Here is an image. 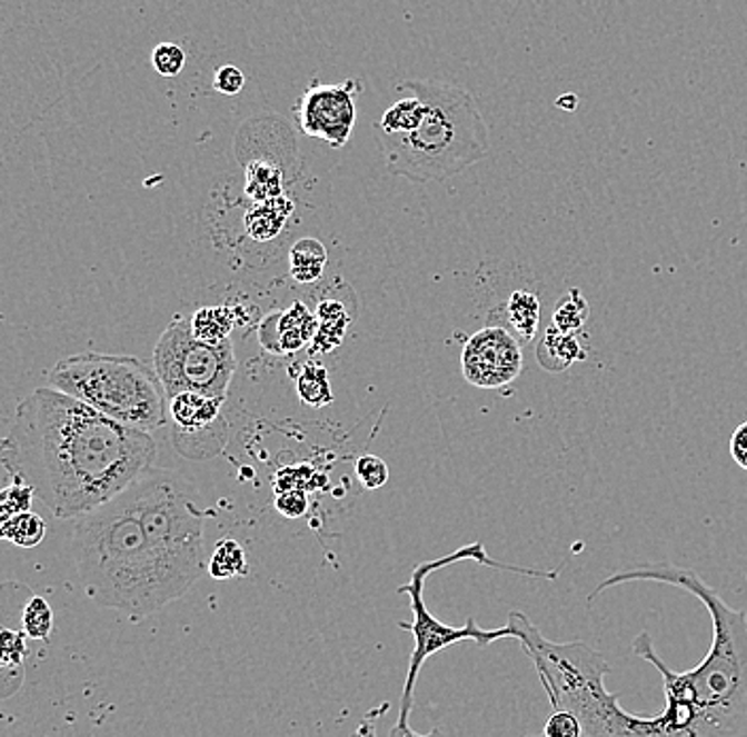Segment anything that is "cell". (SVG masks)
I'll return each instance as SVG.
<instances>
[{
  "instance_id": "obj_13",
  "label": "cell",
  "mask_w": 747,
  "mask_h": 737,
  "mask_svg": "<svg viewBox=\"0 0 747 737\" xmlns=\"http://www.w3.org/2000/svg\"><path fill=\"white\" fill-rule=\"evenodd\" d=\"M293 211L296 202L285 193L263 202H253V207L245 213V230L256 242H270L279 237Z\"/></svg>"
},
{
  "instance_id": "obj_15",
  "label": "cell",
  "mask_w": 747,
  "mask_h": 737,
  "mask_svg": "<svg viewBox=\"0 0 747 737\" xmlns=\"http://www.w3.org/2000/svg\"><path fill=\"white\" fill-rule=\"evenodd\" d=\"M315 317H317V332L312 338V349L317 353H329L345 340V336L349 332L350 323H352L349 310L342 302L326 298L319 302Z\"/></svg>"
},
{
  "instance_id": "obj_5",
  "label": "cell",
  "mask_w": 747,
  "mask_h": 737,
  "mask_svg": "<svg viewBox=\"0 0 747 737\" xmlns=\"http://www.w3.org/2000/svg\"><path fill=\"white\" fill-rule=\"evenodd\" d=\"M508 627L534 661L555 710H569L582 723L586 737L654 736L653 716L620 708V695L609 693L606 657L586 643H552L522 612H510Z\"/></svg>"
},
{
  "instance_id": "obj_33",
  "label": "cell",
  "mask_w": 747,
  "mask_h": 737,
  "mask_svg": "<svg viewBox=\"0 0 747 737\" xmlns=\"http://www.w3.org/2000/svg\"><path fill=\"white\" fill-rule=\"evenodd\" d=\"M730 452H733V459H735L744 470H747V421L735 429V434H733V438H730Z\"/></svg>"
},
{
  "instance_id": "obj_26",
  "label": "cell",
  "mask_w": 747,
  "mask_h": 737,
  "mask_svg": "<svg viewBox=\"0 0 747 737\" xmlns=\"http://www.w3.org/2000/svg\"><path fill=\"white\" fill-rule=\"evenodd\" d=\"M34 491L32 487L23 485V482H11L9 487H4L0 491V524L20 515V512H26L30 510L32 501H34Z\"/></svg>"
},
{
  "instance_id": "obj_30",
  "label": "cell",
  "mask_w": 747,
  "mask_h": 737,
  "mask_svg": "<svg viewBox=\"0 0 747 737\" xmlns=\"http://www.w3.org/2000/svg\"><path fill=\"white\" fill-rule=\"evenodd\" d=\"M212 88L223 96H236L245 88V72L232 64H223L215 71Z\"/></svg>"
},
{
  "instance_id": "obj_25",
  "label": "cell",
  "mask_w": 747,
  "mask_h": 737,
  "mask_svg": "<svg viewBox=\"0 0 747 737\" xmlns=\"http://www.w3.org/2000/svg\"><path fill=\"white\" fill-rule=\"evenodd\" d=\"M22 629L30 640L49 638L53 629V612L43 597H30V601L23 606Z\"/></svg>"
},
{
  "instance_id": "obj_24",
  "label": "cell",
  "mask_w": 747,
  "mask_h": 737,
  "mask_svg": "<svg viewBox=\"0 0 747 737\" xmlns=\"http://www.w3.org/2000/svg\"><path fill=\"white\" fill-rule=\"evenodd\" d=\"M590 317V307L580 289H569L552 312V326L560 332L578 333Z\"/></svg>"
},
{
  "instance_id": "obj_7",
  "label": "cell",
  "mask_w": 747,
  "mask_h": 737,
  "mask_svg": "<svg viewBox=\"0 0 747 737\" xmlns=\"http://www.w3.org/2000/svg\"><path fill=\"white\" fill-rule=\"evenodd\" d=\"M471 559L476 564L489 566L495 570H512L525 576H539V578H557V571H541V570H525V568H516V566H506L499 564L495 559H490L485 547L480 542L476 545H467V547L459 548L450 555H446L442 559H434V561H425L415 566L412 578L408 585L399 587V594L408 595L410 597V610H412V623H399L401 629H408L415 638V648L410 655V666H408V676L404 683V690H401V708H399V720L397 727L391 731V736H415V731L408 727V718L412 713V704H415V689H417V680H419L420 667L425 666V661L429 657H434L436 653H440L444 648L452 646V644L471 643L478 646H489L495 640L501 638H512V629L510 627H499V629H482L474 617L467 619L464 627H452V625H444L442 620L436 619L422 599V591H425V578L431 571H438L446 566L459 564Z\"/></svg>"
},
{
  "instance_id": "obj_34",
  "label": "cell",
  "mask_w": 747,
  "mask_h": 737,
  "mask_svg": "<svg viewBox=\"0 0 747 737\" xmlns=\"http://www.w3.org/2000/svg\"><path fill=\"white\" fill-rule=\"evenodd\" d=\"M557 104H559L560 109H565V111H574L576 104H578V98L574 94L560 96Z\"/></svg>"
},
{
  "instance_id": "obj_4",
  "label": "cell",
  "mask_w": 747,
  "mask_h": 737,
  "mask_svg": "<svg viewBox=\"0 0 747 737\" xmlns=\"http://www.w3.org/2000/svg\"><path fill=\"white\" fill-rule=\"evenodd\" d=\"M399 88L419 94L427 109L412 132L378 135L391 175L415 183L446 181L489 153V126L469 90L440 79H410Z\"/></svg>"
},
{
  "instance_id": "obj_2",
  "label": "cell",
  "mask_w": 747,
  "mask_h": 737,
  "mask_svg": "<svg viewBox=\"0 0 747 737\" xmlns=\"http://www.w3.org/2000/svg\"><path fill=\"white\" fill-rule=\"evenodd\" d=\"M156 457L151 431L123 426L53 387L26 396L0 440L7 475L32 487L64 521L113 500Z\"/></svg>"
},
{
  "instance_id": "obj_14",
  "label": "cell",
  "mask_w": 747,
  "mask_h": 737,
  "mask_svg": "<svg viewBox=\"0 0 747 737\" xmlns=\"http://www.w3.org/2000/svg\"><path fill=\"white\" fill-rule=\"evenodd\" d=\"M536 356L544 370L565 372L574 363L584 361L586 351L578 340V333L560 332L550 323V328L544 332L537 345Z\"/></svg>"
},
{
  "instance_id": "obj_1",
  "label": "cell",
  "mask_w": 747,
  "mask_h": 737,
  "mask_svg": "<svg viewBox=\"0 0 747 737\" xmlns=\"http://www.w3.org/2000/svg\"><path fill=\"white\" fill-rule=\"evenodd\" d=\"M207 517L191 478L147 468L113 500L74 519L72 557L86 594L128 619L160 612L202 570Z\"/></svg>"
},
{
  "instance_id": "obj_28",
  "label": "cell",
  "mask_w": 747,
  "mask_h": 737,
  "mask_svg": "<svg viewBox=\"0 0 747 737\" xmlns=\"http://www.w3.org/2000/svg\"><path fill=\"white\" fill-rule=\"evenodd\" d=\"M355 475L359 478V482L363 485V489L372 491V489H380V487L387 485L389 466L376 455H363L355 464Z\"/></svg>"
},
{
  "instance_id": "obj_6",
  "label": "cell",
  "mask_w": 747,
  "mask_h": 737,
  "mask_svg": "<svg viewBox=\"0 0 747 737\" xmlns=\"http://www.w3.org/2000/svg\"><path fill=\"white\" fill-rule=\"evenodd\" d=\"M47 381L123 426L156 431L168 424L162 381L137 357L79 353L60 359Z\"/></svg>"
},
{
  "instance_id": "obj_12",
  "label": "cell",
  "mask_w": 747,
  "mask_h": 737,
  "mask_svg": "<svg viewBox=\"0 0 747 737\" xmlns=\"http://www.w3.org/2000/svg\"><path fill=\"white\" fill-rule=\"evenodd\" d=\"M315 332H317L315 312H310L302 302H296L291 309L282 310L272 319L263 321L259 336L266 347L282 353H291L312 342Z\"/></svg>"
},
{
  "instance_id": "obj_31",
  "label": "cell",
  "mask_w": 747,
  "mask_h": 737,
  "mask_svg": "<svg viewBox=\"0 0 747 737\" xmlns=\"http://www.w3.org/2000/svg\"><path fill=\"white\" fill-rule=\"evenodd\" d=\"M277 510L289 519H300L308 510V500L303 489H285L277 496Z\"/></svg>"
},
{
  "instance_id": "obj_10",
  "label": "cell",
  "mask_w": 747,
  "mask_h": 737,
  "mask_svg": "<svg viewBox=\"0 0 747 737\" xmlns=\"http://www.w3.org/2000/svg\"><path fill=\"white\" fill-rule=\"evenodd\" d=\"M461 370L469 385L499 389L522 372V347L504 326H487L474 333L461 353Z\"/></svg>"
},
{
  "instance_id": "obj_32",
  "label": "cell",
  "mask_w": 747,
  "mask_h": 737,
  "mask_svg": "<svg viewBox=\"0 0 747 737\" xmlns=\"http://www.w3.org/2000/svg\"><path fill=\"white\" fill-rule=\"evenodd\" d=\"M23 643L13 631L0 634V667L18 666L22 661Z\"/></svg>"
},
{
  "instance_id": "obj_20",
  "label": "cell",
  "mask_w": 747,
  "mask_h": 737,
  "mask_svg": "<svg viewBox=\"0 0 747 737\" xmlns=\"http://www.w3.org/2000/svg\"><path fill=\"white\" fill-rule=\"evenodd\" d=\"M245 193L253 202H263L270 198H277L282 191V172L277 165L266 160H253L247 165V179H245Z\"/></svg>"
},
{
  "instance_id": "obj_21",
  "label": "cell",
  "mask_w": 747,
  "mask_h": 737,
  "mask_svg": "<svg viewBox=\"0 0 747 737\" xmlns=\"http://www.w3.org/2000/svg\"><path fill=\"white\" fill-rule=\"evenodd\" d=\"M46 531V521L34 512L26 510L0 524V540H7L20 548H34L43 542Z\"/></svg>"
},
{
  "instance_id": "obj_17",
  "label": "cell",
  "mask_w": 747,
  "mask_h": 737,
  "mask_svg": "<svg viewBox=\"0 0 747 737\" xmlns=\"http://www.w3.org/2000/svg\"><path fill=\"white\" fill-rule=\"evenodd\" d=\"M327 266L326 245L317 238H300L289 251V275L298 283H317Z\"/></svg>"
},
{
  "instance_id": "obj_8",
  "label": "cell",
  "mask_w": 747,
  "mask_h": 737,
  "mask_svg": "<svg viewBox=\"0 0 747 737\" xmlns=\"http://www.w3.org/2000/svg\"><path fill=\"white\" fill-rule=\"evenodd\" d=\"M153 368L168 398L179 391L228 398L236 370L232 338L219 345L202 342L191 332V321L177 315L153 349Z\"/></svg>"
},
{
  "instance_id": "obj_3",
  "label": "cell",
  "mask_w": 747,
  "mask_h": 737,
  "mask_svg": "<svg viewBox=\"0 0 747 737\" xmlns=\"http://www.w3.org/2000/svg\"><path fill=\"white\" fill-rule=\"evenodd\" d=\"M660 582L695 595L709 610L714 640L707 657L690 671L677 674L656 655L648 631L633 643V653L653 664L665 678L667 706L654 716L656 736H747V615L730 608L699 574L674 564H644L611 574L595 595L625 582Z\"/></svg>"
},
{
  "instance_id": "obj_23",
  "label": "cell",
  "mask_w": 747,
  "mask_h": 737,
  "mask_svg": "<svg viewBox=\"0 0 747 737\" xmlns=\"http://www.w3.org/2000/svg\"><path fill=\"white\" fill-rule=\"evenodd\" d=\"M296 389L298 396L303 405L312 406V408H321L333 400V391L329 385V377L327 370L321 363L308 361L303 363L298 379H296Z\"/></svg>"
},
{
  "instance_id": "obj_9",
  "label": "cell",
  "mask_w": 747,
  "mask_h": 737,
  "mask_svg": "<svg viewBox=\"0 0 747 737\" xmlns=\"http://www.w3.org/2000/svg\"><path fill=\"white\" fill-rule=\"evenodd\" d=\"M357 81L347 79L342 83H317L310 86L296 104V119L306 137L319 139L323 143L342 149L349 143L357 109Z\"/></svg>"
},
{
  "instance_id": "obj_16",
  "label": "cell",
  "mask_w": 747,
  "mask_h": 737,
  "mask_svg": "<svg viewBox=\"0 0 747 737\" xmlns=\"http://www.w3.org/2000/svg\"><path fill=\"white\" fill-rule=\"evenodd\" d=\"M399 92H406L399 96L396 102L382 113L380 121L376 123V135H406L419 128L420 121L425 118V100L415 92H408L399 88Z\"/></svg>"
},
{
  "instance_id": "obj_29",
  "label": "cell",
  "mask_w": 747,
  "mask_h": 737,
  "mask_svg": "<svg viewBox=\"0 0 747 737\" xmlns=\"http://www.w3.org/2000/svg\"><path fill=\"white\" fill-rule=\"evenodd\" d=\"M546 737H584L582 723L569 710H555L544 727Z\"/></svg>"
},
{
  "instance_id": "obj_22",
  "label": "cell",
  "mask_w": 747,
  "mask_h": 737,
  "mask_svg": "<svg viewBox=\"0 0 747 737\" xmlns=\"http://www.w3.org/2000/svg\"><path fill=\"white\" fill-rule=\"evenodd\" d=\"M209 574L217 580H230L236 576L249 574L247 552L232 538H223L217 542L209 561Z\"/></svg>"
},
{
  "instance_id": "obj_18",
  "label": "cell",
  "mask_w": 747,
  "mask_h": 737,
  "mask_svg": "<svg viewBox=\"0 0 747 737\" xmlns=\"http://www.w3.org/2000/svg\"><path fill=\"white\" fill-rule=\"evenodd\" d=\"M541 305L534 291L516 289L506 302V321L520 342H534L539 330Z\"/></svg>"
},
{
  "instance_id": "obj_27",
  "label": "cell",
  "mask_w": 747,
  "mask_h": 737,
  "mask_svg": "<svg viewBox=\"0 0 747 737\" xmlns=\"http://www.w3.org/2000/svg\"><path fill=\"white\" fill-rule=\"evenodd\" d=\"M187 56L177 43H160L151 51V64L162 77H177L186 69Z\"/></svg>"
},
{
  "instance_id": "obj_11",
  "label": "cell",
  "mask_w": 747,
  "mask_h": 737,
  "mask_svg": "<svg viewBox=\"0 0 747 737\" xmlns=\"http://www.w3.org/2000/svg\"><path fill=\"white\" fill-rule=\"evenodd\" d=\"M226 398H217L202 391H179L168 398L170 434H193L228 424L221 408Z\"/></svg>"
},
{
  "instance_id": "obj_19",
  "label": "cell",
  "mask_w": 747,
  "mask_h": 737,
  "mask_svg": "<svg viewBox=\"0 0 747 737\" xmlns=\"http://www.w3.org/2000/svg\"><path fill=\"white\" fill-rule=\"evenodd\" d=\"M191 321V332L210 345H219L232 338L233 326H236V312L230 307H205L193 312Z\"/></svg>"
}]
</instances>
